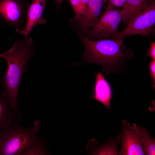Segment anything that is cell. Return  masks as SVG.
I'll use <instances>...</instances> for the list:
<instances>
[{"mask_svg": "<svg viewBox=\"0 0 155 155\" xmlns=\"http://www.w3.org/2000/svg\"><path fill=\"white\" fill-rule=\"evenodd\" d=\"M154 0H127V3L121 9L122 20L127 25L135 16L143 10Z\"/></svg>", "mask_w": 155, "mask_h": 155, "instance_id": "11", "label": "cell"}, {"mask_svg": "<svg viewBox=\"0 0 155 155\" xmlns=\"http://www.w3.org/2000/svg\"><path fill=\"white\" fill-rule=\"evenodd\" d=\"M20 119L12 111L3 91L0 92V130L9 127Z\"/></svg>", "mask_w": 155, "mask_h": 155, "instance_id": "12", "label": "cell"}, {"mask_svg": "<svg viewBox=\"0 0 155 155\" xmlns=\"http://www.w3.org/2000/svg\"><path fill=\"white\" fill-rule=\"evenodd\" d=\"M127 0H107L106 1L109 3L113 6L119 8H123L125 5Z\"/></svg>", "mask_w": 155, "mask_h": 155, "instance_id": "17", "label": "cell"}, {"mask_svg": "<svg viewBox=\"0 0 155 155\" xmlns=\"http://www.w3.org/2000/svg\"><path fill=\"white\" fill-rule=\"evenodd\" d=\"M56 3L57 9H59L62 3L66 0H53Z\"/></svg>", "mask_w": 155, "mask_h": 155, "instance_id": "19", "label": "cell"}, {"mask_svg": "<svg viewBox=\"0 0 155 155\" xmlns=\"http://www.w3.org/2000/svg\"><path fill=\"white\" fill-rule=\"evenodd\" d=\"M84 50L82 64L92 63L103 66V74L107 75L119 69L123 62L134 56L133 51L125 48L123 39L111 38L91 40L79 34Z\"/></svg>", "mask_w": 155, "mask_h": 155, "instance_id": "2", "label": "cell"}, {"mask_svg": "<svg viewBox=\"0 0 155 155\" xmlns=\"http://www.w3.org/2000/svg\"><path fill=\"white\" fill-rule=\"evenodd\" d=\"M29 5L25 0H0V18L18 32L23 30Z\"/></svg>", "mask_w": 155, "mask_h": 155, "instance_id": "6", "label": "cell"}, {"mask_svg": "<svg viewBox=\"0 0 155 155\" xmlns=\"http://www.w3.org/2000/svg\"><path fill=\"white\" fill-rule=\"evenodd\" d=\"M49 0H32L28 7L26 15L27 22L24 29L18 33L28 36L33 28L38 24L46 23V20L42 16L44 9Z\"/></svg>", "mask_w": 155, "mask_h": 155, "instance_id": "9", "label": "cell"}, {"mask_svg": "<svg viewBox=\"0 0 155 155\" xmlns=\"http://www.w3.org/2000/svg\"><path fill=\"white\" fill-rule=\"evenodd\" d=\"M122 20L121 9L108 2L106 9L99 17L96 24L83 33L79 34L93 40L109 38L117 33Z\"/></svg>", "mask_w": 155, "mask_h": 155, "instance_id": "4", "label": "cell"}, {"mask_svg": "<svg viewBox=\"0 0 155 155\" xmlns=\"http://www.w3.org/2000/svg\"><path fill=\"white\" fill-rule=\"evenodd\" d=\"M147 55L150 57L152 60H155V42L151 41L150 46L147 51Z\"/></svg>", "mask_w": 155, "mask_h": 155, "instance_id": "18", "label": "cell"}, {"mask_svg": "<svg viewBox=\"0 0 155 155\" xmlns=\"http://www.w3.org/2000/svg\"><path fill=\"white\" fill-rule=\"evenodd\" d=\"M32 39L28 36L16 41L8 51L0 53L7 62L8 68L2 81L3 91L12 111L21 117L18 107V92L21 81L26 72L27 63L34 54Z\"/></svg>", "mask_w": 155, "mask_h": 155, "instance_id": "1", "label": "cell"}, {"mask_svg": "<svg viewBox=\"0 0 155 155\" xmlns=\"http://www.w3.org/2000/svg\"><path fill=\"white\" fill-rule=\"evenodd\" d=\"M40 121L35 120L30 127H24L17 122L9 127L0 130V155H21L36 140L42 138L37 133Z\"/></svg>", "mask_w": 155, "mask_h": 155, "instance_id": "3", "label": "cell"}, {"mask_svg": "<svg viewBox=\"0 0 155 155\" xmlns=\"http://www.w3.org/2000/svg\"><path fill=\"white\" fill-rule=\"evenodd\" d=\"M107 0H90L88 9L83 16L74 17L75 25L80 33L94 27L97 23L102 6Z\"/></svg>", "mask_w": 155, "mask_h": 155, "instance_id": "8", "label": "cell"}, {"mask_svg": "<svg viewBox=\"0 0 155 155\" xmlns=\"http://www.w3.org/2000/svg\"><path fill=\"white\" fill-rule=\"evenodd\" d=\"M121 130L118 136L121 148L120 155H144L141 142L140 126H131L125 120L121 121Z\"/></svg>", "mask_w": 155, "mask_h": 155, "instance_id": "7", "label": "cell"}, {"mask_svg": "<svg viewBox=\"0 0 155 155\" xmlns=\"http://www.w3.org/2000/svg\"><path fill=\"white\" fill-rule=\"evenodd\" d=\"M42 138L34 141L21 155H46L49 154Z\"/></svg>", "mask_w": 155, "mask_h": 155, "instance_id": "14", "label": "cell"}, {"mask_svg": "<svg viewBox=\"0 0 155 155\" xmlns=\"http://www.w3.org/2000/svg\"><path fill=\"white\" fill-rule=\"evenodd\" d=\"M155 25V1L154 0L143 10L135 16L126 26L114 36V39H123L125 37L139 34L149 36L154 33Z\"/></svg>", "mask_w": 155, "mask_h": 155, "instance_id": "5", "label": "cell"}, {"mask_svg": "<svg viewBox=\"0 0 155 155\" xmlns=\"http://www.w3.org/2000/svg\"><path fill=\"white\" fill-rule=\"evenodd\" d=\"M141 142L144 154L155 155V139L152 137L148 132L146 128L140 126Z\"/></svg>", "mask_w": 155, "mask_h": 155, "instance_id": "13", "label": "cell"}, {"mask_svg": "<svg viewBox=\"0 0 155 155\" xmlns=\"http://www.w3.org/2000/svg\"><path fill=\"white\" fill-rule=\"evenodd\" d=\"M151 78L152 80V87L153 88L155 86V60H152L149 63Z\"/></svg>", "mask_w": 155, "mask_h": 155, "instance_id": "16", "label": "cell"}, {"mask_svg": "<svg viewBox=\"0 0 155 155\" xmlns=\"http://www.w3.org/2000/svg\"><path fill=\"white\" fill-rule=\"evenodd\" d=\"M74 11L75 17L82 16L86 13L90 0H69Z\"/></svg>", "mask_w": 155, "mask_h": 155, "instance_id": "15", "label": "cell"}, {"mask_svg": "<svg viewBox=\"0 0 155 155\" xmlns=\"http://www.w3.org/2000/svg\"><path fill=\"white\" fill-rule=\"evenodd\" d=\"M95 80L94 95L93 97L105 105L107 109L110 110L112 94L111 86L102 72H99L96 74Z\"/></svg>", "mask_w": 155, "mask_h": 155, "instance_id": "10", "label": "cell"}]
</instances>
